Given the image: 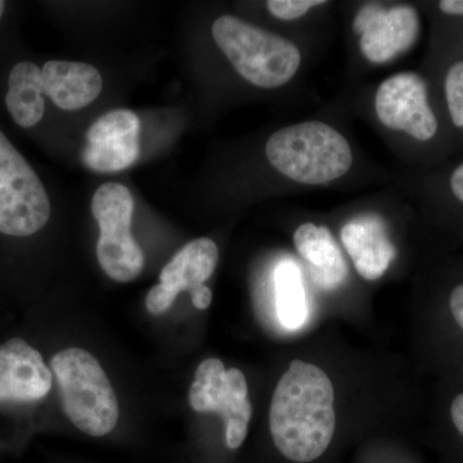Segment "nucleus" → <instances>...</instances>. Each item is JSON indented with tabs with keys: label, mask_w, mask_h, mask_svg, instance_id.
I'll return each instance as SVG.
<instances>
[{
	"label": "nucleus",
	"mask_w": 463,
	"mask_h": 463,
	"mask_svg": "<svg viewBox=\"0 0 463 463\" xmlns=\"http://www.w3.org/2000/svg\"><path fill=\"white\" fill-rule=\"evenodd\" d=\"M335 390L315 364L295 359L277 383L269 411L274 446L292 462L319 458L336 430Z\"/></svg>",
	"instance_id": "obj_1"
},
{
	"label": "nucleus",
	"mask_w": 463,
	"mask_h": 463,
	"mask_svg": "<svg viewBox=\"0 0 463 463\" xmlns=\"http://www.w3.org/2000/svg\"><path fill=\"white\" fill-rule=\"evenodd\" d=\"M265 152L274 169L303 184H328L345 175L353 164L349 143L321 121L279 129L268 139Z\"/></svg>",
	"instance_id": "obj_2"
},
{
	"label": "nucleus",
	"mask_w": 463,
	"mask_h": 463,
	"mask_svg": "<svg viewBox=\"0 0 463 463\" xmlns=\"http://www.w3.org/2000/svg\"><path fill=\"white\" fill-rule=\"evenodd\" d=\"M63 412L79 430L105 437L118 421V402L102 365L87 350L69 347L52 359Z\"/></svg>",
	"instance_id": "obj_3"
},
{
	"label": "nucleus",
	"mask_w": 463,
	"mask_h": 463,
	"mask_svg": "<svg viewBox=\"0 0 463 463\" xmlns=\"http://www.w3.org/2000/svg\"><path fill=\"white\" fill-rule=\"evenodd\" d=\"M213 38L234 70L259 88L282 87L300 67V51L294 43L234 16L219 17Z\"/></svg>",
	"instance_id": "obj_4"
},
{
	"label": "nucleus",
	"mask_w": 463,
	"mask_h": 463,
	"mask_svg": "<svg viewBox=\"0 0 463 463\" xmlns=\"http://www.w3.org/2000/svg\"><path fill=\"white\" fill-rule=\"evenodd\" d=\"M134 199L120 183H105L91 200V214L99 225L97 258L109 279L130 282L142 273L145 254L132 236Z\"/></svg>",
	"instance_id": "obj_5"
},
{
	"label": "nucleus",
	"mask_w": 463,
	"mask_h": 463,
	"mask_svg": "<svg viewBox=\"0 0 463 463\" xmlns=\"http://www.w3.org/2000/svg\"><path fill=\"white\" fill-rule=\"evenodd\" d=\"M50 218V196L41 178L0 130V233L33 236Z\"/></svg>",
	"instance_id": "obj_6"
},
{
	"label": "nucleus",
	"mask_w": 463,
	"mask_h": 463,
	"mask_svg": "<svg viewBox=\"0 0 463 463\" xmlns=\"http://www.w3.org/2000/svg\"><path fill=\"white\" fill-rule=\"evenodd\" d=\"M194 412L218 413L225 425V444L230 449L242 446L248 437L252 407L248 381L237 368H225L221 359H205L197 367L190 390Z\"/></svg>",
	"instance_id": "obj_7"
},
{
	"label": "nucleus",
	"mask_w": 463,
	"mask_h": 463,
	"mask_svg": "<svg viewBox=\"0 0 463 463\" xmlns=\"http://www.w3.org/2000/svg\"><path fill=\"white\" fill-rule=\"evenodd\" d=\"M374 108L381 123L390 129L410 134L419 141H429L437 134L438 121L429 105L428 87L414 72H402L383 81Z\"/></svg>",
	"instance_id": "obj_8"
},
{
	"label": "nucleus",
	"mask_w": 463,
	"mask_h": 463,
	"mask_svg": "<svg viewBox=\"0 0 463 463\" xmlns=\"http://www.w3.org/2000/svg\"><path fill=\"white\" fill-rule=\"evenodd\" d=\"M353 29L361 35V51L368 61L385 63L410 50L420 35V16L411 5H365Z\"/></svg>",
	"instance_id": "obj_9"
},
{
	"label": "nucleus",
	"mask_w": 463,
	"mask_h": 463,
	"mask_svg": "<svg viewBox=\"0 0 463 463\" xmlns=\"http://www.w3.org/2000/svg\"><path fill=\"white\" fill-rule=\"evenodd\" d=\"M141 121L129 109L100 116L87 133L81 163L96 173H118L136 163L141 152Z\"/></svg>",
	"instance_id": "obj_10"
},
{
	"label": "nucleus",
	"mask_w": 463,
	"mask_h": 463,
	"mask_svg": "<svg viewBox=\"0 0 463 463\" xmlns=\"http://www.w3.org/2000/svg\"><path fill=\"white\" fill-rule=\"evenodd\" d=\"M52 388L41 353L20 337L0 345V403H33Z\"/></svg>",
	"instance_id": "obj_11"
},
{
	"label": "nucleus",
	"mask_w": 463,
	"mask_h": 463,
	"mask_svg": "<svg viewBox=\"0 0 463 463\" xmlns=\"http://www.w3.org/2000/svg\"><path fill=\"white\" fill-rule=\"evenodd\" d=\"M218 258V246L214 241L205 237L192 241L161 270L158 285L173 300L182 291L190 292L194 307L205 310L213 300L212 289L205 282L214 273Z\"/></svg>",
	"instance_id": "obj_12"
},
{
	"label": "nucleus",
	"mask_w": 463,
	"mask_h": 463,
	"mask_svg": "<svg viewBox=\"0 0 463 463\" xmlns=\"http://www.w3.org/2000/svg\"><path fill=\"white\" fill-rule=\"evenodd\" d=\"M341 241L356 272L367 281H377L397 257L385 225L376 216H362L344 225Z\"/></svg>",
	"instance_id": "obj_13"
},
{
	"label": "nucleus",
	"mask_w": 463,
	"mask_h": 463,
	"mask_svg": "<svg viewBox=\"0 0 463 463\" xmlns=\"http://www.w3.org/2000/svg\"><path fill=\"white\" fill-rule=\"evenodd\" d=\"M42 76L45 96L63 111L87 108L102 91V76L88 63L48 61Z\"/></svg>",
	"instance_id": "obj_14"
},
{
	"label": "nucleus",
	"mask_w": 463,
	"mask_h": 463,
	"mask_svg": "<svg viewBox=\"0 0 463 463\" xmlns=\"http://www.w3.org/2000/svg\"><path fill=\"white\" fill-rule=\"evenodd\" d=\"M295 249L310 265V274L317 286L335 289L345 282L349 268L339 243L325 225L304 223L294 234Z\"/></svg>",
	"instance_id": "obj_15"
},
{
	"label": "nucleus",
	"mask_w": 463,
	"mask_h": 463,
	"mask_svg": "<svg viewBox=\"0 0 463 463\" xmlns=\"http://www.w3.org/2000/svg\"><path fill=\"white\" fill-rule=\"evenodd\" d=\"M44 96L41 67L24 61L11 70L5 106L18 127L29 129L42 120L45 111Z\"/></svg>",
	"instance_id": "obj_16"
},
{
	"label": "nucleus",
	"mask_w": 463,
	"mask_h": 463,
	"mask_svg": "<svg viewBox=\"0 0 463 463\" xmlns=\"http://www.w3.org/2000/svg\"><path fill=\"white\" fill-rule=\"evenodd\" d=\"M276 307L286 330H298L307 319V298L300 269L294 261H283L276 270Z\"/></svg>",
	"instance_id": "obj_17"
},
{
	"label": "nucleus",
	"mask_w": 463,
	"mask_h": 463,
	"mask_svg": "<svg viewBox=\"0 0 463 463\" xmlns=\"http://www.w3.org/2000/svg\"><path fill=\"white\" fill-rule=\"evenodd\" d=\"M446 97L453 124L463 129V61L457 62L448 71Z\"/></svg>",
	"instance_id": "obj_18"
},
{
	"label": "nucleus",
	"mask_w": 463,
	"mask_h": 463,
	"mask_svg": "<svg viewBox=\"0 0 463 463\" xmlns=\"http://www.w3.org/2000/svg\"><path fill=\"white\" fill-rule=\"evenodd\" d=\"M322 0H269L267 7L274 17L283 21L298 20L310 8L325 5Z\"/></svg>",
	"instance_id": "obj_19"
},
{
	"label": "nucleus",
	"mask_w": 463,
	"mask_h": 463,
	"mask_svg": "<svg viewBox=\"0 0 463 463\" xmlns=\"http://www.w3.org/2000/svg\"><path fill=\"white\" fill-rule=\"evenodd\" d=\"M449 306L453 318L456 319L463 331V283L453 289L452 294H450Z\"/></svg>",
	"instance_id": "obj_20"
},
{
	"label": "nucleus",
	"mask_w": 463,
	"mask_h": 463,
	"mask_svg": "<svg viewBox=\"0 0 463 463\" xmlns=\"http://www.w3.org/2000/svg\"><path fill=\"white\" fill-rule=\"evenodd\" d=\"M450 414H452L453 423H455L457 430L463 437V392L453 401Z\"/></svg>",
	"instance_id": "obj_21"
},
{
	"label": "nucleus",
	"mask_w": 463,
	"mask_h": 463,
	"mask_svg": "<svg viewBox=\"0 0 463 463\" xmlns=\"http://www.w3.org/2000/svg\"><path fill=\"white\" fill-rule=\"evenodd\" d=\"M450 187H452L453 194L463 203V164L457 167L450 178Z\"/></svg>",
	"instance_id": "obj_22"
},
{
	"label": "nucleus",
	"mask_w": 463,
	"mask_h": 463,
	"mask_svg": "<svg viewBox=\"0 0 463 463\" xmlns=\"http://www.w3.org/2000/svg\"><path fill=\"white\" fill-rule=\"evenodd\" d=\"M439 8L443 14L463 16V0H443L439 3Z\"/></svg>",
	"instance_id": "obj_23"
},
{
	"label": "nucleus",
	"mask_w": 463,
	"mask_h": 463,
	"mask_svg": "<svg viewBox=\"0 0 463 463\" xmlns=\"http://www.w3.org/2000/svg\"><path fill=\"white\" fill-rule=\"evenodd\" d=\"M5 3L2 2V0H0V18H2L3 14H5Z\"/></svg>",
	"instance_id": "obj_24"
}]
</instances>
